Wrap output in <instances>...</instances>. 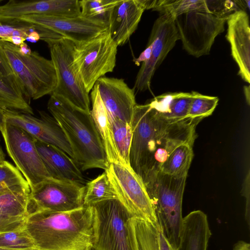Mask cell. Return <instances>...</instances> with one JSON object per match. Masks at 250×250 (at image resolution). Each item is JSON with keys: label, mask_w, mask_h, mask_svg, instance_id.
<instances>
[{"label": "cell", "mask_w": 250, "mask_h": 250, "mask_svg": "<svg viewBox=\"0 0 250 250\" xmlns=\"http://www.w3.org/2000/svg\"><path fill=\"white\" fill-rule=\"evenodd\" d=\"M0 40L18 46L23 43L26 40L25 39L19 36H10L3 39H0Z\"/></svg>", "instance_id": "cell-42"}, {"label": "cell", "mask_w": 250, "mask_h": 250, "mask_svg": "<svg viewBox=\"0 0 250 250\" xmlns=\"http://www.w3.org/2000/svg\"><path fill=\"white\" fill-rule=\"evenodd\" d=\"M1 0H0V3L1 2Z\"/></svg>", "instance_id": "cell-50"}, {"label": "cell", "mask_w": 250, "mask_h": 250, "mask_svg": "<svg viewBox=\"0 0 250 250\" xmlns=\"http://www.w3.org/2000/svg\"><path fill=\"white\" fill-rule=\"evenodd\" d=\"M192 99L190 103L188 118L201 121L212 114L218 104L217 97L202 95L196 91H191Z\"/></svg>", "instance_id": "cell-33"}, {"label": "cell", "mask_w": 250, "mask_h": 250, "mask_svg": "<svg viewBox=\"0 0 250 250\" xmlns=\"http://www.w3.org/2000/svg\"><path fill=\"white\" fill-rule=\"evenodd\" d=\"M4 52L25 98L37 100L51 95L57 84L56 69L51 60L32 51L21 55L19 46L0 40Z\"/></svg>", "instance_id": "cell-5"}, {"label": "cell", "mask_w": 250, "mask_h": 250, "mask_svg": "<svg viewBox=\"0 0 250 250\" xmlns=\"http://www.w3.org/2000/svg\"><path fill=\"white\" fill-rule=\"evenodd\" d=\"M114 199H118L117 194L105 171L87 183L83 206H92L98 203Z\"/></svg>", "instance_id": "cell-29"}, {"label": "cell", "mask_w": 250, "mask_h": 250, "mask_svg": "<svg viewBox=\"0 0 250 250\" xmlns=\"http://www.w3.org/2000/svg\"><path fill=\"white\" fill-rule=\"evenodd\" d=\"M47 108L66 137L73 160L80 168L106 169L109 165L106 154L90 112L81 110L53 93Z\"/></svg>", "instance_id": "cell-3"}, {"label": "cell", "mask_w": 250, "mask_h": 250, "mask_svg": "<svg viewBox=\"0 0 250 250\" xmlns=\"http://www.w3.org/2000/svg\"><path fill=\"white\" fill-rule=\"evenodd\" d=\"M157 228L159 250H177V249L173 247L167 240L159 224H158Z\"/></svg>", "instance_id": "cell-40"}, {"label": "cell", "mask_w": 250, "mask_h": 250, "mask_svg": "<svg viewBox=\"0 0 250 250\" xmlns=\"http://www.w3.org/2000/svg\"><path fill=\"white\" fill-rule=\"evenodd\" d=\"M93 208L92 249L133 250L127 221L132 217L118 199L98 203Z\"/></svg>", "instance_id": "cell-6"}, {"label": "cell", "mask_w": 250, "mask_h": 250, "mask_svg": "<svg viewBox=\"0 0 250 250\" xmlns=\"http://www.w3.org/2000/svg\"><path fill=\"white\" fill-rule=\"evenodd\" d=\"M33 31L40 32L45 42L56 39L59 35L40 25L32 24L19 19H0V39L19 36L26 39Z\"/></svg>", "instance_id": "cell-27"}, {"label": "cell", "mask_w": 250, "mask_h": 250, "mask_svg": "<svg viewBox=\"0 0 250 250\" xmlns=\"http://www.w3.org/2000/svg\"><path fill=\"white\" fill-rule=\"evenodd\" d=\"M36 146L50 178L84 185L80 167L69 155L59 148L36 139Z\"/></svg>", "instance_id": "cell-20"}, {"label": "cell", "mask_w": 250, "mask_h": 250, "mask_svg": "<svg viewBox=\"0 0 250 250\" xmlns=\"http://www.w3.org/2000/svg\"><path fill=\"white\" fill-rule=\"evenodd\" d=\"M30 187L18 168L8 162H0V192Z\"/></svg>", "instance_id": "cell-34"}, {"label": "cell", "mask_w": 250, "mask_h": 250, "mask_svg": "<svg viewBox=\"0 0 250 250\" xmlns=\"http://www.w3.org/2000/svg\"><path fill=\"white\" fill-rule=\"evenodd\" d=\"M26 217H10L0 215V233L23 228L25 226Z\"/></svg>", "instance_id": "cell-37"}, {"label": "cell", "mask_w": 250, "mask_h": 250, "mask_svg": "<svg viewBox=\"0 0 250 250\" xmlns=\"http://www.w3.org/2000/svg\"><path fill=\"white\" fill-rule=\"evenodd\" d=\"M93 219L92 206L62 212L34 210L25 229L38 250H90Z\"/></svg>", "instance_id": "cell-2"}, {"label": "cell", "mask_w": 250, "mask_h": 250, "mask_svg": "<svg viewBox=\"0 0 250 250\" xmlns=\"http://www.w3.org/2000/svg\"><path fill=\"white\" fill-rule=\"evenodd\" d=\"M192 92H168L155 97L149 103L158 114L171 123L188 118Z\"/></svg>", "instance_id": "cell-22"}, {"label": "cell", "mask_w": 250, "mask_h": 250, "mask_svg": "<svg viewBox=\"0 0 250 250\" xmlns=\"http://www.w3.org/2000/svg\"><path fill=\"white\" fill-rule=\"evenodd\" d=\"M90 250H94L92 248Z\"/></svg>", "instance_id": "cell-49"}, {"label": "cell", "mask_w": 250, "mask_h": 250, "mask_svg": "<svg viewBox=\"0 0 250 250\" xmlns=\"http://www.w3.org/2000/svg\"><path fill=\"white\" fill-rule=\"evenodd\" d=\"M30 188H21L0 192V215L27 216L30 204Z\"/></svg>", "instance_id": "cell-26"}, {"label": "cell", "mask_w": 250, "mask_h": 250, "mask_svg": "<svg viewBox=\"0 0 250 250\" xmlns=\"http://www.w3.org/2000/svg\"><path fill=\"white\" fill-rule=\"evenodd\" d=\"M193 146L185 144L176 148L162 165L160 171L172 176H187L194 155Z\"/></svg>", "instance_id": "cell-28"}, {"label": "cell", "mask_w": 250, "mask_h": 250, "mask_svg": "<svg viewBox=\"0 0 250 250\" xmlns=\"http://www.w3.org/2000/svg\"><path fill=\"white\" fill-rule=\"evenodd\" d=\"M210 13L221 18H228L234 12L240 9L234 1L206 0Z\"/></svg>", "instance_id": "cell-36"}, {"label": "cell", "mask_w": 250, "mask_h": 250, "mask_svg": "<svg viewBox=\"0 0 250 250\" xmlns=\"http://www.w3.org/2000/svg\"><path fill=\"white\" fill-rule=\"evenodd\" d=\"M90 97L92 107L90 113L101 138L108 163H121L114 144L108 114L95 84L91 90Z\"/></svg>", "instance_id": "cell-23"}, {"label": "cell", "mask_w": 250, "mask_h": 250, "mask_svg": "<svg viewBox=\"0 0 250 250\" xmlns=\"http://www.w3.org/2000/svg\"><path fill=\"white\" fill-rule=\"evenodd\" d=\"M42 35L40 32L33 31L29 34L26 40L32 43H36L40 40H42Z\"/></svg>", "instance_id": "cell-43"}, {"label": "cell", "mask_w": 250, "mask_h": 250, "mask_svg": "<svg viewBox=\"0 0 250 250\" xmlns=\"http://www.w3.org/2000/svg\"><path fill=\"white\" fill-rule=\"evenodd\" d=\"M4 123V111L0 108V131L1 130Z\"/></svg>", "instance_id": "cell-46"}, {"label": "cell", "mask_w": 250, "mask_h": 250, "mask_svg": "<svg viewBox=\"0 0 250 250\" xmlns=\"http://www.w3.org/2000/svg\"><path fill=\"white\" fill-rule=\"evenodd\" d=\"M108 114L130 125L137 104L133 88L123 79L102 77L95 83Z\"/></svg>", "instance_id": "cell-17"}, {"label": "cell", "mask_w": 250, "mask_h": 250, "mask_svg": "<svg viewBox=\"0 0 250 250\" xmlns=\"http://www.w3.org/2000/svg\"><path fill=\"white\" fill-rule=\"evenodd\" d=\"M120 0H80L81 16L108 28L111 13Z\"/></svg>", "instance_id": "cell-31"}, {"label": "cell", "mask_w": 250, "mask_h": 250, "mask_svg": "<svg viewBox=\"0 0 250 250\" xmlns=\"http://www.w3.org/2000/svg\"><path fill=\"white\" fill-rule=\"evenodd\" d=\"M75 44L74 63L89 93L99 78L113 71L118 46L108 30L90 40Z\"/></svg>", "instance_id": "cell-7"}, {"label": "cell", "mask_w": 250, "mask_h": 250, "mask_svg": "<svg viewBox=\"0 0 250 250\" xmlns=\"http://www.w3.org/2000/svg\"><path fill=\"white\" fill-rule=\"evenodd\" d=\"M105 171L117 193L118 199L132 217L158 224L146 188L131 167L119 163H112L109 164Z\"/></svg>", "instance_id": "cell-11"}, {"label": "cell", "mask_w": 250, "mask_h": 250, "mask_svg": "<svg viewBox=\"0 0 250 250\" xmlns=\"http://www.w3.org/2000/svg\"><path fill=\"white\" fill-rule=\"evenodd\" d=\"M228 18L202 11L179 15L174 21L183 48L196 58L209 54L216 37L224 32Z\"/></svg>", "instance_id": "cell-9"}, {"label": "cell", "mask_w": 250, "mask_h": 250, "mask_svg": "<svg viewBox=\"0 0 250 250\" xmlns=\"http://www.w3.org/2000/svg\"><path fill=\"white\" fill-rule=\"evenodd\" d=\"M85 186L47 179L30 188L29 211L43 210L67 211L83 206Z\"/></svg>", "instance_id": "cell-12"}, {"label": "cell", "mask_w": 250, "mask_h": 250, "mask_svg": "<svg viewBox=\"0 0 250 250\" xmlns=\"http://www.w3.org/2000/svg\"><path fill=\"white\" fill-rule=\"evenodd\" d=\"M17 19L44 27L75 44L90 40L108 30L106 26L81 16L68 18L31 15Z\"/></svg>", "instance_id": "cell-15"}, {"label": "cell", "mask_w": 250, "mask_h": 250, "mask_svg": "<svg viewBox=\"0 0 250 250\" xmlns=\"http://www.w3.org/2000/svg\"><path fill=\"white\" fill-rule=\"evenodd\" d=\"M0 77H16L4 52L0 40Z\"/></svg>", "instance_id": "cell-39"}, {"label": "cell", "mask_w": 250, "mask_h": 250, "mask_svg": "<svg viewBox=\"0 0 250 250\" xmlns=\"http://www.w3.org/2000/svg\"><path fill=\"white\" fill-rule=\"evenodd\" d=\"M151 47L150 45L147 44L146 49L140 54L139 56L134 61L135 64L139 65L140 63L147 62L151 56Z\"/></svg>", "instance_id": "cell-41"}, {"label": "cell", "mask_w": 250, "mask_h": 250, "mask_svg": "<svg viewBox=\"0 0 250 250\" xmlns=\"http://www.w3.org/2000/svg\"><path fill=\"white\" fill-rule=\"evenodd\" d=\"M250 171L244 181L242 189V194L246 199L245 218L248 227L250 225Z\"/></svg>", "instance_id": "cell-38"}, {"label": "cell", "mask_w": 250, "mask_h": 250, "mask_svg": "<svg viewBox=\"0 0 250 250\" xmlns=\"http://www.w3.org/2000/svg\"><path fill=\"white\" fill-rule=\"evenodd\" d=\"M46 43L57 77V86L52 93L62 96L77 108L90 112L89 93L74 63V42L62 37Z\"/></svg>", "instance_id": "cell-8"}, {"label": "cell", "mask_w": 250, "mask_h": 250, "mask_svg": "<svg viewBox=\"0 0 250 250\" xmlns=\"http://www.w3.org/2000/svg\"><path fill=\"white\" fill-rule=\"evenodd\" d=\"M158 224L136 217L128 219L127 227L133 250H159Z\"/></svg>", "instance_id": "cell-24"}, {"label": "cell", "mask_w": 250, "mask_h": 250, "mask_svg": "<svg viewBox=\"0 0 250 250\" xmlns=\"http://www.w3.org/2000/svg\"><path fill=\"white\" fill-rule=\"evenodd\" d=\"M232 250H250V243L240 240L236 242Z\"/></svg>", "instance_id": "cell-44"}, {"label": "cell", "mask_w": 250, "mask_h": 250, "mask_svg": "<svg viewBox=\"0 0 250 250\" xmlns=\"http://www.w3.org/2000/svg\"><path fill=\"white\" fill-rule=\"evenodd\" d=\"M226 38L230 45L231 54L238 67V74L250 83V27L246 11L238 10L228 18Z\"/></svg>", "instance_id": "cell-18"}, {"label": "cell", "mask_w": 250, "mask_h": 250, "mask_svg": "<svg viewBox=\"0 0 250 250\" xmlns=\"http://www.w3.org/2000/svg\"><path fill=\"white\" fill-rule=\"evenodd\" d=\"M245 95L246 98V101L248 104H250V86L245 87Z\"/></svg>", "instance_id": "cell-47"}, {"label": "cell", "mask_w": 250, "mask_h": 250, "mask_svg": "<svg viewBox=\"0 0 250 250\" xmlns=\"http://www.w3.org/2000/svg\"><path fill=\"white\" fill-rule=\"evenodd\" d=\"M153 10L168 14L174 20L179 15L189 12L209 13L205 0H159Z\"/></svg>", "instance_id": "cell-32"}, {"label": "cell", "mask_w": 250, "mask_h": 250, "mask_svg": "<svg viewBox=\"0 0 250 250\" xmlns=\"http://www.w3.org/2000/svg\"><path fill=\"white\" fill-rule=\"evenodd\" d=\"M211 236L207 215L192 211L183 218L177 250H207Z\"/></svg>", "instance_id": "cell-21"}, {"label": "cell", "mask_w": 250, "mask_h": 250, "mask_svg": "<svg viewBox=\"0 0 250 250\" xmlns=\"http://www.w3.org/2000/svg\"><path fill=\"white\" fill-rule=\"evenodd\" d=\"M18 50L23 55H29L32 51L28 45L24 42L19 46Z\"/></svg>", "instance_id": "cell-45"}, {"label": "cell", "mask_w": 250, "mask_h": 250, "mask_svg": "<svg viewBox=\"0 0 250 250\" xmlns=\"http://www.w3.org/2000/svg\"><path fill=\"white\" fill-rule=\"evenodd\" d=\"M0 108L4 111L34 114L16 77H0Z\"/></svg>", "instance_id": "cell-25"}, {"label": "cell", "mask_w": 250, "mask_h": 250, "mask_svg": "<svg viewBox=\"0 0 250 250\" xmlns=\"http://www.w3.org/2000/svg\"><path fill=\"white\" fill-rule=\"evenodd\" d=\"M108 116L114 144L121 163L130 167L129 151L132 140L131 125L108 114Z\"/></svg>", "instance_id": "cell-30"}, {"label": "cell", "mask_w": 250, "mask_h": 250, "mask_svg": "<svg viewBox=\"0 0 250 250\" xmlns=\"http://www.w3.org/2000/svg\"><path fill=\"white\" fill-rule=\"evenodd\" d=\"M199 122L189 118L169 122L149 103L136 104L130 123L129 165L145 187L160 171L162 165L176 148L185 144L193 145Z\"/></svg>", "instance_id": "cell-1"}, {"label": "cell", "mask_w": 250, "mask_h": 250, "mask_svg": "<svg viewBox=\"0 0 250 250\" xmlns=\"http://www.w3.org/2000/svg\"><path fill=\"white\" fill-rule=\"evenodd\" d=\"M40 118L33 115L4 111V121L18 126L35 139L54 146L73 159L71 146L62 128L55 119L44 111H39Z\"/></svg>", "instance_id": "cell-14"}, {"label": "cell", "mask_w": 250, "mask_h": 250, "mask_svg": "<svg viewBox=\"0 0 250 250\" xmlns=\"http://www.w3.org/2000/svg\"><path fill=\"white\" fill-rule=\"evenodd\" d=\"M0 246L18 250H38L25 229L0 233Z\"/></svg>", "instance_id": "cell-35"}, {"label": "cell", "mask_w": 250, "mask_h": 250, "mask_svg": "<svg viewBox=\"0 0 250 250\" xmlns=\"http://www.w3.org/2000/svg\"><path fill=\"white\" fill-rule=\"evenodd\" d=\"M145 10L140 0H120L114 7L108 31L118 46L128 42L137 28Z\"/></svg>", "instance_id": "cell-19"}, {"label": "cell", "mask_w": 250, "mask_h": 250, "mask_svg": "<svg viewBox=\"0 0 250 250\" xmlns=\"http://www.w3.org/2000/svg\"><path fill=\"white\" fill-rule=\"evenodd\" d=\"M1 161H0V162H1Z\"/></svg>", "instance_id": "cell-51"}, {"label": "cell", "mask_w": 250, "mask_h": 250, "mask_svg": "<svg viewBox=\"0 0 250 250\" xmlns=\"http://www.w3.org/2000/svg\"><path fill=\"white\" fill-rule=\"evenodd\" d=\"M7 152L30 188L50 178L39 155L36 139L21 127L5 122L0 131Z\"/></svg>", "instance_id": "cell-10"}, {"label": "cell", "mask_w": 250, "mask_h": 250, "mask_svg": "<svg viewBox=\"0 0 250 250\" xmlns=\"http://www.w3.org/2000/svg\"><path fill=\"white\" fill-rule=\"evenodd\" d=\"M187 178L160 171L145 186L158 223L167 240L176 249L183 220L182 202Z\"/></svg>", "instance_id": "cell-4"}, {"label": "cell", "mask_w": 250, "mask_h": 250, "mask_svg": "<svg viewBox=\"0 0 250 250\" xmlns=\"http://www.w3.org/2000/svg\"><path fill=\"white\" fill-rule=\"evenodd\" d=\"M0 250H18L10 248L0 246Z\"/></svg>", "instance_id": "cell-48"}, {"label": "cell", "mask_w": 250, "mask_h": 250, "mask_svg": "<svg viewBox=\"0 0 250 250\" xmlns=\"http://www.w3.org/2000/svg\"><path fill=\"white\" fill-rule=\"evenodd\" d=\"M179 40L174 20L168 14H160L154 22L147 43L151 47L150 58L142 63L136 77L134 90L143 92L150 89L155 71Z\"/></svg>", "instance_id": "cell-13"}, {"label": "cell", "mask_w": 250, "mask_h": 250, "mask_svg": "<svg viewBox=\"0 0 250 250\" xmlns=\"http://www.w3.org/2000/svg\"><path fill=\"white\" fill-rule=\"evenodd\" d=\"M81 14L79 0H10L0 5V19H17L31 15L74 18Z\"/></svg>", "instance_id": "cell-16"}]
</instances>
